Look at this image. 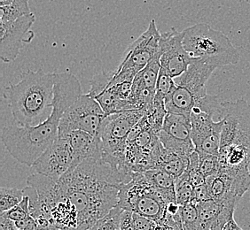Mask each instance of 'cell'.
<instances>
[{
  "label": "cell",
  "instance_id": "d6986e66",
  "mask_svg": "<svg viewBox=\"0 0 250 230\" xmlns=\"http://www.w3.org/2000/svg\"><path fill=\"white\" fill-rule=\"evenodd\" d=\"M188 165L189 158L181 157L164 147L159 156L155 168L163 169L165 172L172 175L175 179H177L187 171Z\"/></svg>",
  "mask_w": 250,
  "mask_h": 230
},
{
  "label": "cell",
  "instance_id": "3957f363",
  "mask_svg": "<svg viewBox=\"0 0 250 230\" xmlns=\"http://www.w3.org/2000/svg\"><path fill=\"white\" fill-rule=\"evenodd\" d=\"M238 58L220 56L192 58L187 71L174 79L176 89L173 96L185 106H193L203 96H207V83L213 73L219 67L236 65Z\"/></svg>",
  "mask_w": 250,
  "mask_h": 230
},
{
  "label": "cell",
  "instance_id": "603a6c76",
  "mask_svg": "<svg viewBox=\"0 0 250 230\" xmlns=\"http://www.w3.org/2000/svg\"><path fill=\"white\" fill-rule=\"evenodd\" d=\"M24 191L15 188H1L0 190V212L4 213L18 206L24 198Z\"/></svg>",
  "mask_w": 250,
  "mask_h": 230
},
{
  "label": "cell",
  "instance_id": "7402d4cb",
  "mask_svg": "<svg viewBox=\"0 0 250 230\" xmlns=\"http://www.w3.org/2000/svg\"><path fill=\"white\" fill-rule=\"evenodd\" d=\"M193 185L189 179L188 173L184 172L182 175L176 179L175 182V191L177 203L180 206H186L192 202L193 194Z\"/></svg>",
  "mask_w": 250,
  "mask_h": 230
},
{
  "label": "cell",
  "instance_id": "836d02e7",
  "mask_svg": "<svg viewBox=\"0 0 250 230\" xmlns=\"http://www.w3.org/2000/svg\"><path fill=\"white\" fill-rule=\"evenodd\" d=\"M172 230L170 228H168L167 226L165 225H158L156 230Z\"/></svg>",
  "mask_w": 250,
  "mask_h": 230
},
{
  "label": "cell",
  "instance_id": "52a82bcc",
  "mask_svg": "<svg viewBox=\"0 0 250 230\" xmlns=\"http://www.w3.org/2000/svg\"><path fill=\"white\" fill-rule=\"evenodd\" d=\"M106 115L89 93L77 98L64 113L59 126V136L72 131H84L101 139Z\"/></svg>",
  "mask_w": 250,
  "mask_h": 230
},
{
  "label": "cell",
  "instance_id": "1f68e13d",
  "mask_svg": "<svg viewBox=\"0 0 250 230\" xmlns=\"http://www.w3.org/2000/svg\"><path fill=\"white\" fill-rule=\"evenodd\" d=\"M15 0H0V7L11 5Z\"/></svg>",
  "mask_w": 250,
  "mask_h": 230
},
{
  "label": "cell",
  "instance_id": "7c38bea8",
  "mask_svg": "<svg viewBox=\"0 0 250 230\" xmlns=\"http://www.w3.org/2000/svg\"><path fill=\"white\" fill-rule=\"evenodd\" d=\"M36 21L33 13L25 15L14 21L0 20V58L5 63L16 59L21 48V44L29 42L30 29Z\"/></svg>",
  "mask_w": 250,
  "mask_h": 230
},
{
  "label": "cell",
  "instance_id": "5b68a950",
  "mask_svg": "<svg viewBox=\"0 0 250 230\" xmlns=\"http://www.w3.org/2000/svg\"><path fill=\"white\" fill-rule=\"evenodd\" d=\"M219 117L224 121L220 149L244 154L250 170V103L245 99L222 102Z\"/></svg>",
  "mask_w": 250,
  "mask_h": 230
},
{
  "label": "cell",
  "instance_id": "8992f818",
  "mask_svg": "<svg viewBox=\"0 0 250 230\" xmlns=\"http://www.w3.org/2000/svg\"><path fill=\"white\" fill-rule=\"evenodd\" d=\"M184 47L192 58L220 56L241 58V54L226 35L207 23H198L183 30Z\"/></svg>",
  "mask_w": 250,
  "mask_h": 230
},
{
  "label": "cell",
  "instance_id": "30bf717a",
  "mask_svg": "<svg viewBox=\"0 0 250 230\" xmlns=\"http://www.w3.org/2000/svg\"><path fill=\"white\" fill-rule=\"evenodd\" d=\"M191 120L184 115L167 113L159 139L164 148L184 158H189L195 152L191 138Z\"/></svg>",
  "mask_w": 250,
  "mask_h": 230
},
{
  "label": "cell",
  "instance_id": "f1b7e54d",
  "mask_svg": "<svg viewBox=\"0 0 250 230\" xmlns=\"http://www.w3.org/2000/svg\"><path fill=\"white\" fill-rule=\"evenodd\" d=\"M132 223L137 230H155L158 226L154 220L136 212H132Z\"/></svg>",
  "mask_w": 250,
  "mask_h": 230
},
{
  "label": "cell",
  "instance_id": "8fae6325",
  "mask_svg": "<svg viewBox=\"0 0 250 230\" xmlns=\"http://www.w3.org/2000/svg\"><path fill=\"white\" fill-rule=\"evenodd\" d=\"M184 32L176 29L161 33L159 53L161 68L173 79L187 71L192 57L183 44Z\"/></svg>",
  "mask_w": 250,
  "mask_h": 230
},
{
  "label": "cell",
  "instance_id": "6da1fadb",
  "mask_svg": "<svg viewBox=\"0 0 250 230\" xmlns=\"http://www.w3.org/2000/svg\"><path fill=\"white\" fill-rule=\"evenodd\" d=\"M83 94L81 83L69 73H56L54 95L48 117L39 124L19 126L9 123L2 130V142L13 158L32 167L56 141L64 113Z\"/></svg>",
  "mask_w": 250,
  "mask_h": 230
},
{
  "label": "cell",
  "instance_id": "d6a6232c",
  "mask_svg": "<svg viewBox=\"0 0 250 230\" xmlns=\"http://www.w3.org/2000/svg\"><path fill=\"white\" fill-rule=\"evenodd\" d=\"M62 230V229H60V228H57V227H55V226H49L47 228H44V229H40V230Z\"/></svg>",
  "mask_w": 250,
  "mask_h": 230
},
{
  "label": "cell",
  "instance_id": "4316f807",
  "mask_svg": "<svg viewBox=\"0 0 250 230\" xmlns=\"http://www.w3.org/2000/svg\"><path fill=\"white\" fill-rule=\"evenodd\" d=\"M199 154L200 156V170L206 179L215 175L220 169L218 156L208 154Z\"/></svg>",
  "mask_w": 250,
  "mask_h": 230
},
{
  "label": "cell",
  "instance_id": "ffe728a7",
  "mask_svg": "<svg viewBox=\"0 0 250 230\" xmlns=\"http://www.w3.org/2000/svg\"><path fill=\"white\" fill-rule=\"evenodd\" d=\"M201 230H210L222 209L221 202L209 199L196 205Z\"/></svg>",
  "mask_w": 250,
  "mask_h": 230
},
{
  "label": "cell",
  "instance_id": "7a4b0ae2",
  "mask_svg": "<svg viewBox=\"0 0 250 230\" xmlns=\"http://www.w3.org/2000/svg\"><path fill=\"white\" fill-rule=\"evenodd\" d=\"M56 73L26 70L21 74L17 83L5 88V97L15 120L19 126H32L48 107L54 95Z\"/></svg>",
  "mask_w": 250,
  "mask_h": 230
},
{
  "label": "cell",
  "instance_id": "4fadbf2b",
  "mask_svg": "<svg viewBox=\"0 0 250 230\" xmlns=\"http://www.w3.org/2000/svg\"><path fill=\"white\" fill-rule=\"evenodd\" d=\"M74 154L67 140L59 137L43 153L32 168L37 173L59 180L72 166Z\"/></svg>",
  "mask_w": 250,
  "mask_h": 230
},
{
  "label": "cell",
  "instance_id": "2e32d148",
  "mask_svg": "<svg viewBox=\"0 0 250 230\" xmlns=\"http://www.w3.org/2000/svg\"><path fill=\"white\" fill-rule=\"evenodd\" d=\"M145 111L130 110L106 116L102 141L127 142L130 131L145 115Z\"/></svg>",
  "mask_w": 250,
  "mask_h": 230
},
{
  "label": "cell",
  "instance_id": "d590c367",
  "mask_svg": "<svg viewBox=\"0 0 250 230\" xmlns=\"http://www.w3.org/2000/svg\"></svg>",
  "mask_w": 250,
  "mask_h": 230
},
{
  "label": "cell",
  "instance_id": "5bb4252c",
  "mask_svg": "<svg viewBox=\"0 0 250 230\" xmlns=\"http://www.w3.org/2000/svg\"><path fill=\"white\" fill-rule=\"evenodd\" d=\"M160 69L161 62L158 52L149 64L135 77L129 99L132 110L146 112L154 105Z\"/></svg>",
  "mask_w": 250,
  "mask_h": 230
},
{
  "label": "cell",
  "instance_id": "4dcf8cb0",
  "mask_svg": "<svg viewBox=\"0 0 250 230\" xmlns=\"http://www.w3.org/2000/svg\"><path fill=\"white\" fill-rule=\"evenodd\" d=\"M0 230H18L15 221H12L1 213L0 215Z\"/></svg>",
  "mask_w": 250,
  "mask_h": 230
},
{
  "label": "cell",
  "instance_id": "484cf974",
  "mask_svg": "<svg viewBox=\"0 0 250 230\" xmlns=\"http://www.w3.org/2000/svg\"><path fill=\"white\" fill-rule=\"evenodd\" d=\"M183 230H201L196 205L190 203L180 206L179 211Z\"/></svg>",
  "mask_w": 250,
  "mask_h": 230
},
{
  "label": "cell",
  "instance_id": "ba28073f",
  "mask_svg": "<svg viewBox=\"0 0 250 230\" xmlns=\"http://www.w3.org/2000/svg\"><path fill=\"white\" fill-rule=\"evenodd\" d=\"M160 38L161 32L155 20L152 19L146 31L127 49L123 61L115 71V78L119 81L133 82L138 73L157 55Z\"/></svg>",
  "mask_w": 250,
  "mask_h": 230
},
{
  "label": "cell",
  "instance_id": "9c48e42d",
  "mask_svg": "<svg viewBox=\"0 0 250 230\" xmlns=\"http://www.w3.org/2000/svg\"><path fill=\"white\" fill-rule=\"evenodd\" d=\"M213 117L197 108L191 112V138L198 153L218 156L224 121L222 119L215 121Z\"/></svg>",
  "mask_w": 250,
  "mask_h": 230
},
{
  "label": "cell",
  "instance_id": "ac0fdd59",
  "mask_svg": "<svg viewBox=\"0 0 250 230\" xmlns=\"http://www.w3.org/2000/svg\"><path fill=\"white\" fill-rule=\"evenodd\" d=\"M144 173L145 177L150 184L164 197L167 203H177L175 182L176 179L163 169L158 168H151Z\"/></svg>",
  "mask_w": 250,
  "mask_h": 230
},
{
  "label": "cell",
  "instance_id": "d4e9b609",
  "mask_svg": "<svg viewBox=\"0 0 250 230\" xmlns=\"http://www.w3.org/2000/svg\"><path fill=\"white\" fill-rule=\"evenodd\" d=\"M176 88V83L172 77H169L164 69H160L158 80L156 83V93L154 96V100L165 102Z\"/></svg>",
  "mask_w": 250,
  "mask_h": 230
},
{
  "label": "cell",
  "instance_id": "9a60e30c",
  "mask_svg": "<svg viewBox=\"0 0 250 230\" xmlns=\"http://www.w3.org/2000/svg\"><path fill=\"white\" fill-rule=\"evenodd\" d=\"M114 75L115 71L102 72L93 77L90 82L89 95L100 104L106 116L131 110L130 102L121 96L117 87L112 82Z\"/></svg>",
  "mask_w": 250,
  "mask_h": 230
},
{
  "label": "cell",
  "instance_id": "83f0119b",
  "mask_svg": "<svg viewBox=\"0 0 250 230\" xmlns=\"http://www.w3.org/2000/svg\"><path fill=\"white\" fill-rule=\"evenodd\" d=\"M29 205H30V197L29 196H25L22 201L21 202L18 206H15L9 211H5L2 214H4L5 217H7L8 219L15 222L22 221L30 216Z\"/></svg>",
  "mask_w": 250,
  "mask_h": 230
},
{
  "label": "cell",
  "instance_id": "cb8c5ba5",
  "mask_svg": "<svg viewBox=\"0 0 250 230\" xmlns=\"http://www.w3.org/2000/svg\"><path fill=\"white\" fill-rule=\"evenodd\" d=\"M123 211L124 209L116 206L106 215L97 221L90 230H120Z\"/></svg>",
  "mask_w": 250,
  "mask_h": 230
},
{
  "label": "cell",
  "instance_id": "277c9868",
  "mask_svg": "<svg viewBox=\"0 0 250 230\" xmlns=\"http://www.w3.org/2000/svg\"><path fill=\"white\" fill-rule=\"evenodd\" d=\"M168 203L159 194L143 172H135L128 183L121 184L117 206L158 222L166 213Z\"/></svg>",
  "mask_w": 250,
  "mask_h": 230
},
{
  "label": "cell",
  "instance_id": "44dd1931",
  "mask_svg": "<svg viewBox=\"0 0 250 230\" xmlns=\"http://www.w3.org/2000/svg\"><path fill=\"white\" fill-rule=\"evenodd\" d=\"M29 0H15L11 5L0 7V20L14 21L22 16L29 15L30 11Z\"/></svg>",
  "mask_w": 250,
  "mask_h": 230
},
{
  "label": "cell",
  "instance_id": "f546056e",
  "mask_svg": "<svg viewBox=\"0 0 250 230\" xmlns=\"http://www.w3.org/2000/svg\"><path fill=\"white\" fill-rule=\"evenodd\" d=\"M212 199L209 189L208 187L207 183L196 186L193 189V194H192V202L194 205H198L202 202L207 201Z\"/></svg>",
  "mask_w": 250,
  "mask_h": 230
},
{
  "label": "cell",
  "instance_id": "e575fe53",
  "mask_svg": "<svg viewBox=\"0 0 250 230\" xmlns=\"http://www.w3.org/2000/svg\"></svg>",
  "mask_w": 250,
  "mask_h": 230
},
{
  "label": "cell",
  "instance_id": "e0dca14e",
  "mask_svg": "<svg viewBox=\"0 0 250 230\" xmlns=\"http://www.w3.org/2000/svg\"><path fill=\"white\" fill-rule=\"evenodd\" d=\"M67 140L72 148L74 160L69 169L77 168L79 164L88 158H101L102 142L101 138L84 131H72L63 136Z\"/></svg>",
  "mask_w": 250,
  "mask_h": 230
}]
</instances>
